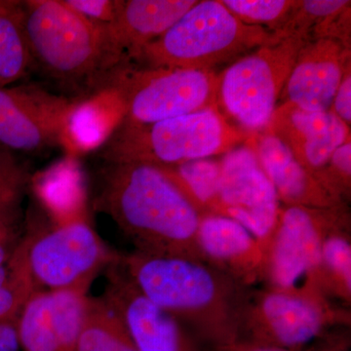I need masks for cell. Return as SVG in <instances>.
Listing matches in <instances>:
<instances>
[{"label": "cell", "mask_w": 351, "mask_h": 351, "mask_svg": "<svg viewBox=\"0 0 351 351\" xmlns=\"http://www.w3.org/2000/svg\"><path fill=\"white\" fill-rule=\"evenodd\" d=\"M95 201L137 252L202 260L197 232L203 215L172 168L108 163Z\"/></svg>", "instance_id": "cell-1"}, {"label": "cell", "mask_w": 351, "mask_h": 351, "mask_svg": "<svg viewBox=\"0 0 351 351\" xmlns=\"http://www.w3.org/2000/svg\"><path fill=\"white\" fill-rule=\"evenodd\" d=\"M64 3L76 13L95 24H112L117 16L120 0H63Z\"/></svg>", "instance_id": "cell-31"}, {"label": "cell", "mask_w": 351, "mask_h": 351, "mask_svg": "<svg viewBox=\"0 0 351 351\" xmlns=\"http://www.w3.org/2000/svg\"><path fill=\"white\" fill-rule=\"evenodd\" d=\"M123 119V103L114 87L84 97L69 117L63 145L71 156L101 147Z\"/></svg>", "instance_id": "cell-19"}, {"label": "cell", "mask_w": 351, "mask_h": 351, "mask_svg": "<svg viewBox=\"0 0 351 351\" xmlns=\"http://www.w3.org/2000/svg\"><path fill=\"white\" fill-rule=\"evenodd\" d=\"M252 144L279 199L289 206L325 210L338 204L339 198L328 191L276 135L263 131L255 141L252 140Z\"/></svg>", "instance_id": "cell-17"}, {"label": "cell", "mask_w": 351, "mask_h": 351, "mask_svg": "<svg viewBox=\"0 0 351 351\" xmlns=\"http://www.w3.org/2000/svg\"><path fill=\"white\" fill-rule=\"evenodd\" d=\"M75 351H138L123 321L105 299H90Z\"/></svg>", "instance_id": "cell-21"}, {"label": "cell", "mask_w": 351, "mask_h": 351, "mask_svg": "<svg viewBox=\"0 0 351 351\" xmlns=\"http://www.w3.org/2000/svg\"><path fill=\"white\" fill-rule=\"evenodd\" d=\"M197 0H120L106 25L120 68L136 63L141 53L168 31Z\"/></svg>", "instance_id": "cell-16"}, {"label": "cell", "mask_w": 351, "mask_h": 351, "mask_svg": "<svg viewBox=\"0 0 351 351\" xmlns=\"http://www.w3.org/2000/svg\"><path fill=\"white\" fill-rule=\"evenodd\" d=\"M34 66L83 96L100 91L121 71L106 25L95 24L63 0L21 1Z\"/></svg>", "instance_id": "cell-3"}, {"label": "cell", "mask_w": 351, "mask_h": 351, "mask_svg": "<svg viewBox=\"0 0 351 351\" xmlns=\"http://www.w3.org/2000/svg\"><path fill=\"white\" fill-rule=\"evenodd\" d=\"M82 98L36 84L0 88V145L29 154L63 145L69 117Z\"/></svg>", "instance_id": "cell-9"}, {"label": "cell", "mask_w": 351, "mask_h": 351, "mask_svg": "<svg viewBox=\"0 0 351 351\" xmlns=\"http://www.w3.org/2000/svg\"><path fill=\"white\" fill-rule=\"evenodd\" d=\"M29 182L27 170L5 147H0V208L21 205Z\"/></svg>", "instance_id": "cell-29"}, {"label": "cell", "mask_w": 351, "mask_h": 351, "mask_svg": "<svg viewBox=\"0 0 351 351\" xmlns=\"http://www.w3.org/2000/svg\"><path fill=\"white\" fill-rule=\"evenodd\" d=\"M253 314L255 319L242 322L240 335L247 327L249 338L241 341L287 351L315 343L329 322L318 297L277 289L262 295Z\"/></svg>", "instance_id": "cell-12"}, {"label": "cell", "mask_w": 351, "mask_h": 351, "mask_svg": "<svg viewBox=\"0 0 351 351\" xmlns=\"http://www.w3.org/2000/svg\"><path fill=\"white\" fill-rule=\"evenodd\" d=\"M120 262L147 299L191 323L214 350L239 341L242 311L234 289L202 261L136 252Z\"/></svg>", "instance_id": "cell-2"}, {"label": "cell", "mask_w": 351, "mask_h": 351, "mask_svg": "<svg viewBox=\"0 0 351 351\" xmlns=\"http://www.w3.org/2000/svg\"><path fill=\"white\" fill-rule=\"evenodd\" d=\"M221 180L214 214L239 221L267 246L279 214V198L274 184L263 172L253 145H239L219 160Z\"/></svg>", "instance_id": "cell-10"}, {"label": "cell", "mask_w": 351, "mask_h": 351, "mask_svg": "<svg viewBox=\"0 0 351 351\" xmlns=\"http://www.w3.org/2000/svg\"><path fill=\"white\" fill-rule=\"evenodd\" d=\"M306 43L298 36H284L235 60L219 75L218 107L246 133L267 130Z\"/></svg>", "instance_id": "cell-6"}, {"label": "cell", "mask_w": 351, "mask_h": 351, "mask_svg": "<svg viewBox=\"0 0 351 351\" xmlns=\"http://www.w3.org/2000/svg\"><path fill=\"white\" fill-rule=\"evenodd\" d=\"M284 38L244 24L221 0L196 2L167 32L147 45L136 63L147 68L212 69Z\"/></svg>", "instance_id": "cell-4"}, {"label": "cell", "mask_w": 351, "mask_h": 351, "mask_svg": "<svg viewBox=\"0 0 351 351\" xmlns=\"http://www.w3.org/2000/svg\"><path fill=\"white\" fill-rule=\"evenodd\" d=\"M350 297L351 245L346 234L327 228L321 246V283Z\"/></svg>", "instance_id": "cell-27"}, {"label": "cell", "mask_w": 351, "mask_h": 351, "mask_svg": "<svg viewBox=\"0 0 351 351\" xmlns=\"http://www.w3.org/2000/svg\"><path fill=\"white\" fill-rule=\"evenodd\" d=\"M267 131L287 145L295 159L316 178L334 152L350 140V128L332 112H306L282 104Z\"/></svg>", "instance_id": "cell-15"}, {"label": "cell", "mask_w": 351, "mask_h": 351, "mask_svg": "<svg viewBox=\"0 0 351 351\" xmlns=\"http://www.w3.org/2000/svg\"><path fill=\"white\" fill-rule=\"evenodd\" d=\"M170 168L175 171L199 209L206 210V214H214L218 203L221 180L219 160L196 159Z\"/></svg>", "instance_id": "cell-26"}, {"label": "cell", "mask_w": 351, "mask_h": 351, "mask_svg": "<svg viewBox=\"0 0 351 351\" xmlns=\"http://www.w3.org/2000/svg\"><path fill=\"white\" fill-rule=\"evenodd\" d=\"M319 351H346V350H343V348H341V346L337 345V346H325V348H321V350Z\"/></svg>", "instance_id": "cell-35"}, {"label": "cell", "mask_w": 351, "mask_h": 351, "mask_svg": "<svg viewBox=\"0 0 351 351\" xmlns=\"http://www.w3.org/2000/svg\"><path fill=\"white\" fill-rule=\"evenodd\" d=\"M64 160L38 179L39 195L60 221L82 217L80 173L73 156Z\"/></svg>", "instance_id": "cell-23"}, {"label": "cell", "mask_w": 351, "mask_h": 351, "mask_svg": "<svg viewBox=\"0 0 351 351\" xmlns=\"http://www.w3.org/2000/svg\"><path fill=\"white\" fill-rule=\"evenodd\" d=\"M49 292V291H48ZM51 323L63 351H75L88 301L87 293L77 290L50 291Z\"/></svg>", "instance_id": "cell-25"}, {"label": "cell", "mask_w": 351, "mask_h": 351, "mask_svg": "<svg viewBox=\"0 0 351 351\" xmlns=\"http://www.w3.org/2000/svg\"><path fill=\"white\" fill-rule=\"evenodd\" d=\"M21 205L0 208V265L6 262L24 239Z\"/></svg>", "instance_id": "cell-30"}, {"label": "cell", "mask_w": 351, "mask_h": 351, "mask_svg": "<svg viewBox=\"0 0 351 351\" xmlns=\"http://www.w3.org/2000/svg\"><path fill=\"white\" fill-rule=\"evenodd\" d=\"M17 324L0 321V351H19Z\"/></svg>", "instance_id": "cell-33"}, {"label": "cell", "mask_w": 351, "mask_h": 351, "mask_svg": "<svg viewBox=\"0 0 351 351\" xmlns=\"http://www.w3.org/2000/svg\"><path fill=\"white\" fill-rule=\"evenodd\" d=\"M244 24L279 32L299 1L292 0H221Z\"/></svg>", "instance_id": "cell-28"}, {"label": "cell", "mask_w": 351, "mask_h": 351, "mask_svg": "<svg viewBox=\"0 0 351 351\" xmlns=\"http://www.w3.org/2000/svg\"><path fill=\"white\" fill-rule=\"evenodd\" d=\"M350 69V45L331 38L308 41L298 54L278 106L288 104L306 112L331 110L337 90Z\"/></svg>", "instance_id": "cell-14"}, {"label": "cell", "mask_w": 351, "mask_h": 351, "mask_svg": "<svg viewBox=\"0 0 351 351\" xmlns=\"http://www.w3.org/2000/svg\"><path fill=\"white\" fill-rule=\"evenodd\" d=\"M41 291L32 276L27 260V237L0 265V321L17 324L32 295Z\"/></svg>", "instance_id": "cell-22"}, {"label": "cell", "mask_w": 351, "mask_h": 351, "mask_svg": "<svg viewBox=\"0 0 351 351\" xmlns=\"http://www.w3.org/2000/svg\"><path fill=\"white\" fill-rule=\"evenodd\" d=\"M197 246L203 258L237 277L253 279L258 271L265 270V246L241 223L223 215H203Z\"/></svg>", "instance_id": "cell-18"}, {"label": "cell", "mask_w": 351, "mask_h": 351, "mask_svg": "<svg viewBox=\"0 0 351 351\" xmlns=\"http://www.w3.org/2000/svg\"><path fill=\"white\" fill-rule=\"evenodd\" d=\"M215 351H287L281 348H271V346H263L253 345V343H245V341H235L232 345L217 348Z\"/></svg>", "instance_id": "cell-34"}, {"label": "cell", "mask_w": 351, "mask_h": 351, "mask_svg": "<svg viewBox=\"0 0 351 351\" xmlns=\"http://www.w3.org/2000/svg\"><path fill=\"white\" fill-rule=\"evenodd\" d=\"M331 110L346 125L351 121V75L350 69L346 71L343 80L337 90L332 101Z\"/></svg>", "instance_id": "cell-32"}, {"label": "cell", "mask_w": 351, "mask_h": 351, "mask_svg": "<svg viewBox=\"0 0 351 351\" xmlns=\"http://www.w3.org/2000/svg\"><path fill=\"white\" fill-rule=\"evenodd\" d=\"M219 75L214 69L129 66L112 86L123 103L119 126H145L218 106Z\"/></svg>", "instance_id": "cell-7"}, {"label": "cell", "mask_w": 351, "mask_h": 351, "mask_svg": "<svg viewBox=\"0 0 351 351\" xmlns=\"http://www.w3.org/2000/svg\"><path fill=\"white\" fill-rule=\"evenodd\" d=\"M24 351H63L51 323L48 291H38L25 304L17 322Z\"/></svg>", "instance_id": "cell-24"}, {"label": "cell", "mask_w": 351, "mask_h": 351, "mask_svg": "<svg viewBox=\"0 0 351 351\" xmlns=\"http://www.w3.org/2000/svg\"><path fill=\"white\" fill-rule=\"evenodd\" d=\"M27 260L38 288L87 293L97 274L119 262L83 217L27 235Z\"/></svg>", "instance_id": "cell-8"}, {"label": "cell", "mask_w": 351, "mask_h": 351, "mask_svg": "<svg viewBox=\"0 0 351 351\" xmlns=\"http://www.w3.org/2000/svg\"><path fill=\"white\" fill-rule=\"evenodd\" d=\"M112 270L104 299L123 321L138 351H201L181 321L147 299L127 274Z\"/></svg>", "instance_id": "cell-13"}, {"label": "cell", "mask_w": 351, "mask_h": 351, "mask_svg": "<svg viewBox=\"0 0 351 351\" xmlns=\"http://www.w3.org/2000/svg\"><path fill=\"white\" fill-rule=\"evenodd\" d=\"M323 213L300 206L280 210L265 263L277 290L317 297L309 286L321 283V246L328 228Z\"/></svg>", "instance_id": "cell-11"}, {"label": "cell", "mask_w": 351, "mask_h": 351, "mask_svg": "<svg viewBox=\"0 0 351 351\" xmlns=\"http://www.w3.org/2000/svg\"><path fill=\"white\" fill-rule=\"evenodd\" d=\"M248 133L217 107L145 126H117L101 154L108 163L147 162L165 167L225 154Z\"/></svg>", "instance_id": "cell-5"}, {"label": "cell", "mask_w": 351, "mask_h": 351, "mask_svg": "<svg viewBox=\"0 0 351 351\" xmlns=\"http://www.w3.org/2000/svg\"><path fill=\"white\" fill-rule=\"evenodd\" d=\"M32 66L21 1H0V88L22 80Z\"/></svg>", "instance_id": "cell-20"}]
</instances>
